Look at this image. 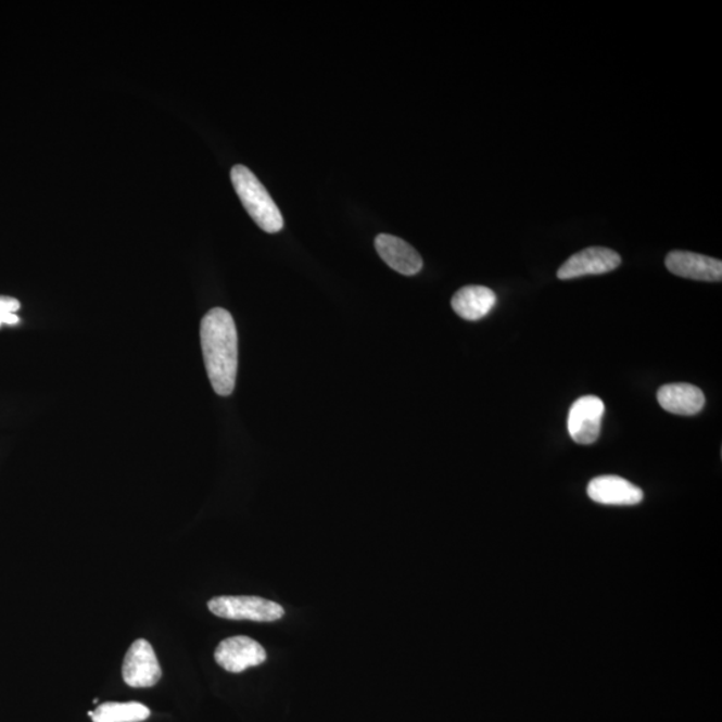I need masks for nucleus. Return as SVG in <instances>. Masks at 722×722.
Segmentation results:
<instances>
[{
	"label": "nucleus",
	"mask_w": 722,
	"mask_h": 722,
	"mask_svg": "<svg viewBox=\"0 0 722 722\" xmlns=\"http://www.w3.org/2000/svg\"><path fill=\"white\" fill-rule=\"evenodd\" d=\"M201 346L207 378L219 396L233 394L239 368V337L232 315L213 308L201 321Z\"/></svg>",
	"instance_id": "nucleus-1"
},
{
	"label": "nucleus",
	"mask_w": 722,
	"mask_h": 722,
	"mask_svg": "<svg viewBox=\"0 0 722 722\" xmlns=\"http://www.w3.org/2000/svg\"><path fill=\"white\" fill-rule=\"evenodd\" d=\"M230 178L237 195L244 205L248 215L267 233H277L284 228L279 207L270 198L268 190L258 181V178L244 165L233 166Z\"/></svg>",
	"instance_id": "nucleus-2"
},
{
	"label": "nucleus",
	"mask_w": 722,
	"mask_h": 722,
	"mask_svg": "<svg viewBox=\"0 0 722 722\" xmlns=\"http://www.w3.org/2000/svg\"><path fill=\"white\" fill-rule=\"evenodd\" d=\"M622 258L609 248L593 246L578 252L558 270V279L571 280L577 277L604 275L620 267Z\"/></svg>",
	"instance_id": "nucleus-7"
},
{
	"label": "nucleus",
	"mask_w": 722,
	"mask_h": 722,
	"mask_svg": "<svg viewBox=\"0 0 722 722\" xmlns=\"http://www.w3.org/2000/svg\"><path fill=\"white\" fill-rule=\"evenodd\" d=\"M94 722H142L149 719L150 710L140 702H105L89 713Z\"/></svg>",
	"instance_id": "nucleus-13"
},
{
	"label": "nucleus",
	"mask_w": 722,
	"mask_h": 722,
	"mask_svg": "<svg viewBox=\"0 0 722 722\" xmlns=\"http://www.w3.org/2000/svg\"><path fill=\"white\" fill-rule=\"evenodd\" d=\"M213 615L233 621L275 622L284 617L281 605L262 597H216L207 603Z\"/></svg>",
	"instance_id": "nucleus-3"
},
{
	"label": "nucleus",
	"mask_w": 722,
	"mask_h": 722,
	"mask_svg": "<svg viewBox=\"0 0 722 722\" xmlns=\"http://www.w3.org/2000/svg\"><path fill=\"white\" fill-rule=\"evenodd\" d=\"M657 398L666 411L681 416L697 415L705 406L704 392L687 383L663 385L658 390Z\"/></svg>",
	"instance_id": "nucleus-11"
},
{
	"label": "nucleus",
	"mask_w": 722,
	"mask_h": 722,
	"mask_svg": "<svg viewBox=\"0 0 722 722\" xmlns=\"http://www.w3.org/2000/svg\"><path fill=\"white\" fill-rule=\"evenodd\" d=\"M375 248H377L381 259L397 274L414 276L418 275L423 268V259H421L418 251L398 237L379 235L375 240Z\"/></svg>",
	"instance_id": "nucleus-10"
},
{
	"label": "nucleus",
	"mask_w": 722,
	"mask_h": 722,
	"mask_svg": "<svg viewBox=\"0 0 722 722\" xmlns=\"http://www.w3.org/2000/svg\"><path fill=\"white\" fill-rule=\"evenodd\" d=\"M666 264L669 271L684 279L710 282L722 280L721 259L704 254L673 251L668 254Z\"/></svg>",
	"instance_id": "nucleus-9"
},
{
	"label": "nucleus",
	"mask_w": 722,
	"mask_h": 722,
	"mask_svg": "<svg viewBox=\"0 0 722 722\" xmlns=\"http://www.w3.org/2000/svg\"><path fill=\"white\" fill-rule=\"evenodd\" d=\"M496 294L487 287L467 286L459 289L452 300L455 314L461 319L478 321L495 307Z\"/></svg>",
	"instance_id": "nucleus-12"
},
{
	"label": "nucleus",
	"mask_w": 722,
	"mask_h": 722,
	"mask_svg": "<svg viewBox=\"0 0 722 722\" xmlns=\"http://www.w3.org/2000/svg\"><path fill=\"white\" fill-rule=\"evenodd\" d=\"M215 660L229 673H242L244 670L262 666L267 661V651L262 645L245 635L224 639L217 646Z\"/></svg>",
	"instance_id": "nucleus-5"
},
{
	"label": "nucleus",
	"mask_w": 722,
	"mask_h": 722,
	"mask_svg": "<svg viewBox=\"0 0 722 722\" xmlns=\"http://www.w3.org/2000/svg\"><path fill=\"white\" fill-rule=\"evenodd\" d=\"M21 309L18 300L9 296H0V327L16 326L21 322V317L16 312Z\"/></svg>",
	"instance_id": "nucleus-14"
},
{
	"label": "nucleus",
	"mask_w": 722,
	"mask_h": 722,
	"mask_svg": "<svg viewBox=\"0 0 722 722\" xmlns=\"http://www.w3.org/2000/svg\"><path fill=\"white\" fill-rule=\"evenodd\" d=\"M587 495L594 502L608 506H634L644 501V491L621 477L594 478L587 486Z\"/></svg>",
	"instance_id": "nucleus-8"
},
{
	"label": "nucleus",
	"mask_w": 722,
	"mask_h": 722,
	"mask_svg": "<svg viewBox=\"0 0 722 722\" xmlns=\"http://www.w3.org/2000/svg\"><path fill=\"white\" fill-rule=\"evenodd\" d=\"M161 670L153 646L147 639H137L127 650L123 666V677L131 687H152L159 683Z\"/></svg>",
	"instance_id": "nucleus-4"
},
{
	"label": "nucleus",
	"mask_w": 722,
	"mask_h": 722,
	"mask_svg": "<svg viewBox=\"0 0 722 722\" xmlns=\"http://www.w3.org/2000/svg\"><path fill=\"white\" fill-rule=\"evenodd\" d=\"M605 414V404L597 396H583L570 408L568 430L578 444L588 446L596 443L600 433V423Z\"/></svg>",
	"instance_id": "nucleus-6"
}]
</instances>
